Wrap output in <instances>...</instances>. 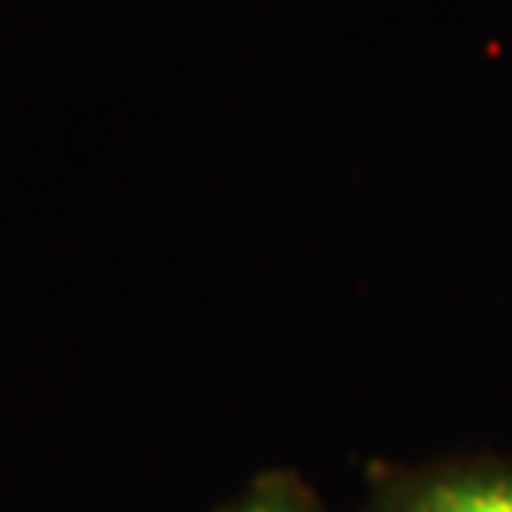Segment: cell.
<instances>
[{
  "instance_id": "2",
  "label": "cell",
  "mask_w": 512,
  "mask_h": 512,
  "mask_svg": "<svg viewBox=\"0 0 512 512\" xmlns=\"http://www.w3.org/2000/svg\"><path fill=\"white\" fill-rule=\"evenodd\" d=\"M210 512H326L320 496L293 469H263L237 496Z\"/></svg>"
},
{
  "instance_id": "1",
  "label": "cell",
  "mask_w": 512,
  "mask_h": 512,
  "mask_svg": "<svg viewBox=\"0 0 512 512\" xmlns=\"http://www.w3.org/2000/svg\"><path fill=\"white\" fill-rule=\"evenodd\" d=\"M360 512H512V456L373 459Z\"/></svg>"
}]
</instances>
